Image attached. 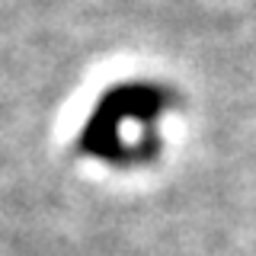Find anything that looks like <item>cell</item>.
I'll use <instances>...</instances> for the list:
<instances>
[{
    "label": "cell",
    "instance_id": "obj_1",
    "mask_svg": "<svg viewBox=\"0 0 256 256\" xmlns=\"http://www.w3.org/2000/svg\"><path fill=\"white\" fill-rule=\"evenodd\" d=\"M164 109V93L148 84H125L109 90L100 100V106L80 134V148L86 154L106 157V160H125L128 148L122 141V122H154Z\"/></svg>",
    "mask_w": 256,
    "mask_h": 256
}]
</instances>
